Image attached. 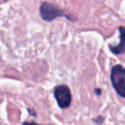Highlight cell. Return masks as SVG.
<instances>
[{"label": "cell", "mask_w": 125, "mask_h": 125, "mask_svg": "<svg viewBox=\"0 0 125 125\" xmlns=\"http://www.w3.org/2000/svg\"><path fill=\"white\" fill-rule=\"evenodd\" d=\"M39 12H40V16L42 18V20H44L45 21H52L57 18H66L69 21H74L73 18L69 17L63 10L58 8L56 5L44 1L41 3L40 8H39Z\"/></svg>", "instance_id": "6da1fadb"}, {"label": "cell", "mask_w": 125, "mask_h": 125, "mask_svg": "<svg viewBox=\"0 0 125 125\" xmlns=\"http://www.w3.org/2000/svg\"><path fill=\"white\" fill-rule=\"evenodd\" d=\"M110 81L116 93L125 99V67L115 64L110 71Z\"/></svg>", "instance_id": "7a4b0ae2"}, {"label": "cell", "mask_w": 125, "mask_h": 125, "mask_svg": "<svg viewBox=\"0 0 125 125\" xmlns=\"http://www.w3.org/2000/svg\"><path fill=\"white\" fill-rule=\"evenodd\" d=\"M54 97L57 101L59 107L64 109L67 108L71 104V93L68 86L64 84H61L55 87L54 89Z\"/></svg>", "instance_id": "3957f363"}, {"label": "cell", "mask_w": 125, "mask_h": 125, "mask_svg": "<svg viewBox=\"0 0 125 125\" xmlns=\"http://www.w3.org/2000/svg\"><path fill=\"white\" fill-rule=\"evenodd\" d=\"M119 31V43L115 46L109 45V50L111 53L114 55H120L125 52V27L124 26H119L118 27Z\"/></svg>", "instance_id": "277c9868"}, {"label": "cell", "mask_w": 125, "mask_h": 125, "mask_svg": "<svg viewBox=\"0 0 125 125\" xmlns=\"http://www.w3.org/2000/svg\"><path fill=\"white\" fill-rule=\"evenodd\" d=\"M93 121H94V123L97 124V125H102V124L104 123V117L102 116V115H98L96 118L93 119Z\"/></svg>", "instance_id": "5b68a950"}, {"label": "cell", "mask_w": 125, "mask_h": 125, "mask_svg": "<svg viewBox=\"0 0 125 125\" xmlns=\"http://www.w3.org/2000/svg\"><path fill=\"white\" fill-rule=\"evenodd\" d=\"M22 125H45V124H38L35 122H29V121H24L22 123Z\"/></svg>", "instance_id": "8992f818"}, {"label": "cell", "mask_w": 125, "mask_h": 125, "mask_svg": "<svg viewBox=\"0 0 125 125\" xmlns=\"http://www.w3.org/2000/svg\"><path fill=\"white\" fill-rule=\"evenodd\" d=\"M94 91H95L96 95H98V96H100V95L102 94V91H101V89H99V88H95Z\"/></svg>", "instance_id": "52a82bcc"}, {"label": "cell", "mask_w": 125, "mask_h": 125, "mask_svg": "<svg viewBox=\"0 0 125 125\" xmlns=\"http://www.w3.org/2000/svg\"><path fill=\"white\" fill-rule=\"evenodd\" d=\"M27 111H29L32 116H36V111L35 110H32L31 108H27Z\"/></svg>", "instance_id": "ba28073f"}, {"label": "cell", "mask_w": 125, "mask_h": 125, "mask_svg": "<svg viewBox=\"0 0 125 125\" xmlns=\"http://www.w3.org/2000/svg\"><path fill=\"white\" fill-rule=\"evenodd\" d=\"M4 1H7V0H4Z\"/></svg>", "instance_id": "9c48e42d"}]
</instances>
